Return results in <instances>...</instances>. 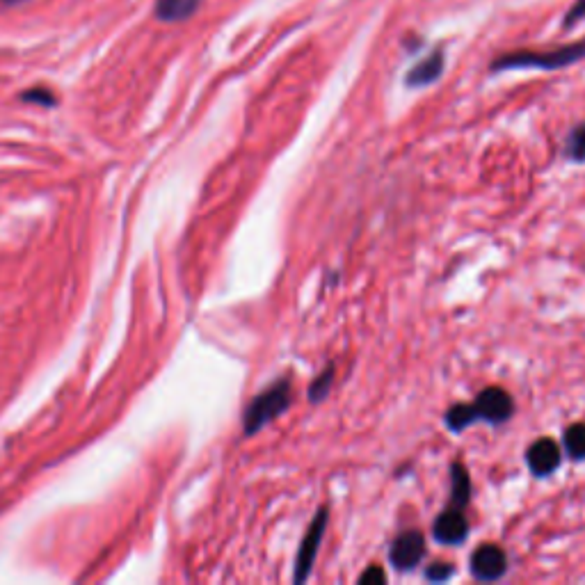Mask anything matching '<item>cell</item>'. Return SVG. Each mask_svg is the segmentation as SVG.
<instances>
[{"instance_id":"obj_1","label":"cell","mask_w":585,"mask_h":585,"mask_svg":"<svg viewBox=\"0 0 585 585\" xmlns=\"http://www.w3.org/2000/svg\"><path fill=\"white\" fill-rule=\"evenodd\" d=\"M585 58V39L576 44H567L551 51H515L501 55L492 62V71H508V69H563L570 64Z\"/></svg>"},{"instance_id":"obj_2","label":"cell","mask_w":585,"mask_h":585,"mask_svg":"<svg viewBox=\"0 0 585 585\" xmlns=\"http://www.w3.org/2000/svg\"><path fill=\"white\" fill-rule=\"evenodd\" d=\"M293 403V391H291V382L288 380H277L272 384L270 389L261 391L259 396H256L250 407L245 410L243 416V428H245V437H252L256 432L263 430L277 419V416H282L288 407Z\"/></svg>"},{"instance_id":"obj_3","label":"cell","mask_w":585,"mask_h":585,"mask_svg":"<svg viewBox=\"0 0 585 585\" xmlns=\"http://www.w3.org/2000/svg\"><path fill=\"white\" fill-rule=\"evenodd\" d=\"M327 522H330V512H327V508H318L314 522L309 524L307 533H304V538L300 542L298 558H295V574H293L295 585H302L309 579L311 570H314L320 542H323L325 531H327Z\"/></svg>"},{"instance_id":"obj_4","label":"cell","mask_w":585,"mask_h":585,"mask_svg":"<svg viewBox=\"0 0 585 585\" xmlns=\"http://www.w3.org/2000/svg\"><path fill=\"white\" fill-rule=\"evenodd\" d=\"M471 405H474L478 421L492 423V426H501L515 414V400L501 387L483 389Z\"/></svg>"},{"instance_id":"obj_5","label":"cell","mask_w":585,"mask_h":585,"mask_svg":"<svg viewBox=\"0 0 585 585\" xmlns=\"http://www.w3.org/2000/svg\"><path fill=\"white\" fill-rule=\"evenodd\" d=\"M508 572L506 551L496 544H480L471 554V574L478 581H499Z\"/></svg>"},{"instance_id":"obj_6","label":"cell","mask_w":585,"mask_h":585,"mask_svg":"<svg viewBox=\"0 0 585 585\" xmlns=\"http://www.w3.org/2000/svg\"><path fill=\"white\" fill-rule=\"evenodd\" d=\"M423 556H426V538H423V533L419 531H405L403 535H398L389 551L391 565H394L398 572L414 570V567L423 560Z\"/></svg>"},{"instance_id":"obj_7","label":"cell","mask_w":585,"mask_h":585,"mask_svg":"<svg viewBox=\"0 0 585 585\" xmlns=\"http://www.w3.org/2000/svg\"><path fill=\"white\" fill-rule=\"evenodd\" d=\"M528 469L533 471V476L544 478L551 476L560 467V448L554 439L542 437L538 442H533L526 451Z\"/></svg>"},{"instance_id":"obj_8","label":"cell","mask_w":585,"mask_h":585,"mask_svg":"<svg viewBox=\"0 0 585 585\" xmlns=\"http://www.w3.org/2000/svg\"><path fill=\"white\" fill-rule=\"evenodd\" d=\"M432 535H435V540L442 544H462L464 540H467L469 524H467V519H464L462 510L446 508L442 515L435 519Z\"/></svg>"},{"instance_id":"obj_9","label":"cell","mask_w":585,"mask_h":585,"mask_svg":"<svg viewBox=\"0 0 585 585\" xmlns=\"http://www.w3.org/2000/svg\"><path fill=\"white\" fill-rule=\"evenodd\" d=\"M442 71H444V53L435 51L432 55H428L426 60H421L419 64H416L412 71H407L405 83L410 87H426L430 83H435V80L442 76Z\"/></svg>"},{"instance_id":"obj_10","label":"cell","mask_w":585,"mask_h":585,"mask_svg":"<svg viewBox=\"0 0 585 585\" xmlns=\"http://www.w3.org/2000/svg\"><path fill=\"white\" fill-rule=\"evenodd\" d=\"M469 501H471L469 471L462 462H453L451 464V503H448V508L462 510L469 506Z\"/></svg>"},{"instance_id":"obj_11","label":"cell","mask_w":585,"mask_h":585,"mask_svg":"<svg viewBox=\"0 0 585 585\" xmlns=\"http://www.w3.org/2000/svg\"><path fill=\"white\" fill-rule=\"evenodd\" d=\"M202 0H156V16L165 23H179L197 12Z\"/></svg>"},{"instance_id":"obj_12","label":"cell","mask_w":585,"mask_h":585,"mask_svg":"<svg viewBox=\"0 0 585 585\" xmlns=\"http://www.w3.org/2000/svg\"><path fill=\"white\" fill-rule=\"evenodd\" d=\"M444 423H446V428L453 430V432H462V430L471 428L474 423H478L474 405H467V403L453 405L451 410L444 414Z\"/></svg>"},{"instance_id":"obj_13","label":"cell","mask_w":585,"mask_h":585,"mask_svg":"<svg viewBox=\"0 0 585 585\" xmlns=\"http://www.w3.org/2000/svg\"><path fill=\"white\" fill-rule=\"evenodd\" d=\"M334 375H336V368H334V364H330L325 368L323 373L318 375V378L309 384V391H307V396H309V400L311 403H323V400L330 396V391H332V384H334Z\"/></svg>"},{"instance_id":"obj_14","label":"cell","mask_w":585,"mask_h":585,"mask_svg":"<svg viewBox=\"0 0 585 585\" xmlns=\"http://www.w3.org/2000/svg\"><path fill=\"white\" fill-rule=\"evenodd\" d=\"M565 448L574 460H585V423H576L565 430Z\"/></svg>"},{"instance_id":"obj_15","label":"cell","mask_w":585,"mask_h":585,"mask_svg":"<svg viewBox=\"0 0 585 585\" xmlns=\"http://www.w3.org/2000/svg\"><path fill=\"white\" fill-rule=\"evenodd\" d=\"M567 156L572 160H585V124L576 126L570 138H567Z\"/></svg>"},{"instance_id":"obj_16","label":"cell","mask_w":585,"mask_h":585,"mask_svg":"<svg viewBox=\"0 0 585 585\" xmlns=\"http://www.w3.org/2000/svg\"><path fill=\"white\" fill-rule=\"evenodd\" d=\"M453 574H455V567L451 563H435V565L428 567L426 579L432 583H444V581L451 579Z\"/></svg>"},{"instance_id":"obj_17","label":"cell","mask_w":585,"mask_h":585,"mask_svg":"<svg viewBox=\"0 0 585 585\" xmlns=\"http://www.w3.org/2000/svg\"><path fill=\"white\" fill-rule=\"evenodd\" d=\"M384 581H387V574H384L380 565H371L362 576H359V583L362 585H373V583H384Z\"/></svg>"},{"instance_id":"obj_18","label":"cell","mask_w":585,"mask_h":585,"mask_svg":"<svg viewBox=\"0 0 585 585\" xmlns=\"http://www.w3.org/2000/svg\"><path fill=\"white\" fill-rule=\"evenodd\" d=\"M23 101H35V103H42V106H53V103H58L55 101V96L48 90H30L23 94Z\"/></svg>"},{"instance_id":"obj_19","label":"cell","mask_w":585,"mask_h":585,"mask_svg":"<svg viewBox=\"0 0 585 585\" xmlns=\"http://www.w3.org/2000/svg\"><path fill=\"white\" fill-rule=\"evenodd\" d=\"M583 16H585V0H579V3H574V7L570 10V14H567L565 26H572V23L581 21Z\"/></svg>"},{"instance_id":"obj_20","label":"cell","mask_w":585,"mask_h":585,"mask_svg":"<svg viewBox=\"0 0 585 585\" xmlns=\"http://www.w3.org/2000/svg\"><path fill=\"white\" fill-rule=\"evenodd\" d=\"M5 3H7V5H12V3H19V0H5Z\"/></svg>"}]
</instances>
